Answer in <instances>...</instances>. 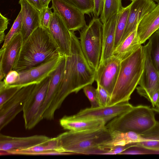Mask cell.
I'll return each mask as SVG.
<instances>
[{
	"label": "cell",
	"mask_w": 159,
	"mask_h": 159,
	"mask_svg": "<svg viewBox=\"0 0 159 159\" xmlns=\"http://www.w3.org/2000/svg\"><path fill=\"white\" fill-rule=\"evenodd\" d=\"M71 31L70 54L66 56L63 77L50 105L43 115V119L53 120L56 111L70 93H77L95 81V71L89 65L82 50L79 39Z\"/></svg>",
	"instance_id": "6da1fadb"
},
{
	"label": "cell",
	"mask_w": 159,
	"mask_h": 159,
	"mask_svg": "<svg viewBox=\"0 0 159 159\" xmlns=\"http://www.w3.org/2000/svg\"><path fill=\"white\" fill-rule=\"evenodd\" d=\"M60 55L48 29L39 26L23 43L13 70L24 71Z\"/></svg>",
	"instance_id": "7a4b0ae2"
},
{
	"label": "cell",
	"mask_w": 159,
	"mask_h": 159,
	"mask_svg": "<svg viewBox=\"0 0 159 159\" xmlns=\"http://www.w3.org/2000/svg\"><path fill=\"white\" fill-rule=\"evenodd\" d=\"M62 151L72 154H106L105 145L111 140V132L106 125L100 128L69 131L57 136Z\"/></svg>",
	"instance_id": "3957f363"
},
{
	"label": "cell",
	"mask_w": 159,
	"mask_h": 159,
	"mask_svg": "<svg viewBox=\"0 0 159 159\" xmlns=\"http://www.w3.org/2000/svg\"><path fill=\"white\" fill-rule=\"evenodd\" d=\"M144 54L142 46L121 61L118 78L108 106L129 102L139 85L143 70Z\"/></svg>",
	"instance_id": "277c9868"
},
{
	"label": "cell",
	"mask_w": 159,
	"mask_h": 159,
	"mask_svg": "<svg viewBox=\"0 0 159 159\" xmlns=\"http://www.w3.org/2000/svg\"><path fill=\"white\" fill-rule=\"evenodd\" d=\"M156 122L152 108L140 105L113 118L106 126L110 131H132L141 134L151 128Z\"/></svg>",
	"instance_id": "5b68a950"
},
{
	"label": "cell",
	"mask_w": 159,
	"mask_h": 159,
	"mask_svg": "<svg viewBox=\"0 0 159 159\" xmlns=\"http://www.w3.org/2000/svg\"><path fill=\"white\" fill-rule=\"evenodd\" d=\"M79 39L85 57L96 71L99 64L102 47V23L100 19L94 17L80 31Z\"/></svg>",
	"instance_id": "8992f818"
},
{
	"label": "cell",
	"mask_w": 159,
	"mask_h": 159,
	"mask_svg": "<svg viewBox=\"0 0 159 159\" xmlns=\"http://www.w3.org/2000/svg\"><path fill=\"white\" fill-rule=\"evenodd\" d=\"M144 54L143 70L136 88L137 92L149 101L153 94L159 89V73L154 67L150 56L151 43L149 40L143 46Z\"/></svg>",
	"instance_id": "52a82bcc"
},
{
	"label": "cell",
	"mask_w": 159,
	"mask_h": 159,
	"mask_svg": "<svg viewBox=\"0 0 159 159\" xmlns=\"http://www.w3.org/2000/svg\"><path fill=\"white\" fill-rule=\"evenodd\" d=\"M63 55H60L28 70L19 72L18 80L14 83L5 86L22 88L38 84L45 79L57 68Z\"/></svg>",
	"instance_id": "ba28073f"
},
{
	"label": "cell",
	"mask_w": 159,
	"mask_h": 159,
	"mask_svg": "<svg viewBox=\"0 0 159 159\" xmlns=\"http://www.w3.org/2000/svg\"><path fill=\"white\" fill-rule=\"evenodd\" d=\"M50 80V75L36 84L25 104L23 116L26 129H32L33 122L45 98Z\"/></svg>",
	"instance_id": "9c48e42d"
},
{
	"label": "cell",
	"mask_w": 159,
	"mask_h": 159,
	"mask_svg": "<svg viewBox=\"0 0 159 159\" xmlns=\"http://www.w3.org/2000/svg\"><path fill=\"white\" fill-rule=\"evenodd\" d=\"M36 84L21 88L13 97L0 107V130L23 111L25 104Z\"/></svg>",
	"instance_id": "30bf717a"
},
{
	"label": "cell",
	"mask_w": 159,
	"mask_h": 159,
	"mask_svg": "<svg viewBox=\"0 0 159 159\" xmlns=\"http://www.w3.org/2000/svg\"><path fill=\"white\" fill-rule=\"evenodd\" d=\"M134 106L129 102L120 103L111 106L96 108H87L71 116L80 120H102L106 122L130 110Z\"/></svg>",
	"instance_id": "8fae6325"
},
{
	"label": "cell",
	"mask_w": 159,
	"mask_h": 159,
	"mask_svg": "<svg viewBox=\"0 0 159 159\" xmlns=\"http://www.w3.org/2000/svg\"><path fill=\"white\" fill-rule=\"evenodd\" d=\"M121 61L112 55L100 63L95 71V80L111 96L119 75Z\"/></svg>",
	"instance_id": "7c38bea8"
},
{
	"label": "cell",
	"mask_w": 159,
	"mask_h": 159,
	"mask_svg": "<svg viewBox=\"0 0 159 159\" xmlns=\"http://www.w3.org/2000/svg\"><path fill=\"white\" fill-rule=\"evenodd\" d=\"M48 30L61 54L66 56L70 54L71 32L59 15L53 11Z\"/></svg>",
	"instance_id": "4fadbf2b"
},
{
	"label": "cell",
	"mask_w": 159,
	"mask_h": 159,
	"mask_svg": "<svg viewBox=\"0 0 159 159\" xmlns=\"http://www.w3.org/2000/svg\"><path fill=\"white\" fill-rule=\"evenodd\" d=\"M21 32L16 34L3 49L0 50V81L13 68L23 44Z\"/></svg>",
	"instance_id": "5bb4252c"
},
{
	"label": "cell",
	"mask_w": 159,
	"mask_h": 159,
	"mask_svg": "<svg viewBox=\"0 0 159 159\" xmlns=\"http://www.w3.org/2000/svg\"><path fill=\"white\" fill-rule=\"evenodd\" d=\"M51 7L61 16L68 29L74 32L83 29L86 25L84 14L77 9L61 0H52Z\"/></svg>",
	"instance_id": "9a60e30c"
},
{
	"label": "cell",
	"mask_w": 159,
	"mask_h": 159,
	"mask_svg": "<svg viewBox=\"0 0 159 159\" xmlns=\"http://www.w3.org/2000/svg\"><path fill=\"white\" fill-rule=\"evenodd\" d=\"M51 138L42 135L25 137H14L0 134V150L9 153L17 150L28 148L44 144Z\"/></svg>",
	"instance_id": "2e32d148"
},
{
	"label": "cell",
	"mask_w": 159,
	"mask_h": 159,
	"mask_svg": "<svg viewBox=\"0 0 159 159\" xmlns=\"http://www.w3.org/2000/svg\"><path fill=\"white\" fill-rule=\"evenodd\" d=\"M130 4L127 24L120 43L137 29L143 17L151 11L157 5L153 0H134Z\"/></svg>",
	"instance_id": "e0dca14e"
},
{
	"label": "cell",
	"mask_w": 159,
	"mask_h": 159,
	"mask_svg": "<svg viewBox=\"0 0 159 159\" xmlns=\"http://www.w3.org/2000/svg\"><path fill=\"white\" fill-rule=\"evenodd\" d=\"M66 62V56H63L57 68L50 75V82L46 96L33 122V128L43 119L44 113L49 107L56 93L63 76Z\"/></svg>",
	"instance_id": "ac0fdd59"
},
{
	"label": "cell",
	"mask_w": 159,
	"mask_h": 159,
	"mask_svg": "<svg viewBox=\"0 0 159 159\" xmlns=\"http://www.w3.org/2000/svg\"><path fill=\"white\" fill-rule=\"evenodd\" d=\"M19 2L21 7L22 28L20 32L23 43L37 28L40 26V11L26 0H20Z\"/></svg>",
	"instance_id": "d6986e66"
},
{
	"label": "cell",
	"mask_w": 159,
	"mask_h": 159,
	"mask_svg": "<svg viewBox=\"0 0 159 159\" xmlns=\"http://www.w3.org/2000/svg\"><path fill=\"white\" fill-rule=\"evenodd\" d=\"M119 12L114 14L106 23L102 24V47L99 63L112 56Z\"/></svg>",
	"instance_id": "ffe728a7"
},
{
	"label": "cell",
	"mask_w": 159,
	"mask_h": 159,
	"mask_svg": "<svg viewBox=\"0 0 159 159\" xmlns=\"http://www.w3.org/2000/svg\"><path fill=\"white\" fill-rule=\"evenodd\" d=\"M159 29V3L140 22L137 32L141 44L149 39L152 34Z\"/></svg>",
	"instance_id": "44dd1931"
},
{
	"label": "cell",
	"mask_w": 159,
	"mask_h": 159,
	"mask_svg": "<svg viewBox=\"0 0 159 159\" xmlns=\"http://www.w3.org/2000/svg\"><path fill=\"white\" fill-rule=\"evenodd\" d=\"M59 123L65 130L81 131L101 128L107 122L102 120H80L74 119L71 116H65L61 119Z\"/></svg>",
	"instance_id": "7402d4cb"
},
{
	"label": "cell",
	"mask_w": 159,
	"mask_h": 159,
	"mask_svg": "<svg viewBox=\"0 0 159 159\" xmlns=\"http://www.w3.org/2000/svg\"><path fill=\"white\" fill-rule=\"evenodd\" d=\"M141 45L136 29L114 49L112 55L121 61L136 51L142 46Z\"/></svg>",
	"instance_id": "603a6c76"
},
{
	"label": "cell",
	"mask_w": 159,
	"mask_h": 159,
	"mask_svg": "<svg viewBox=\"0 0 159 159\" xmlns=\"http://www.w3.org/2000/svg\"><path fill=\"white\" fill-rule=\"evenodd\" d=\"M111 132V140L105 145L106 147L110 150L111 148L114 146L137 143L142 141L140 134L135 132H122L117 131Z\"/></svg>",
	"instance_id": "cb8c5ba5"
},
{
	"label": "cell",
	"mask_w": 159,
	"mask_h": 159,
	"mask_svg": "<svg viewBox=\"0 0 159 159\" xmlns=\"http://www.w3.org/2000/svg\"><path fill=\"white\" fill-rule=\"evenodd\" d=\"M141 142L137 143L138 147L154 151H159V121L150 129L140 134Z\"/></svg>",
	"instance_id": "d4e9b609"
},
{
	"label": "cell",
	"mask_w": 159,
	"mask_h": 159,
	"mask_svg": "<svg viewBox=\"0 0 159 159\" xmlns=\"http://www.w3.org/2000/svg\"><path fill=\"white\" fill-rule=\"evenodd\" d=\"M49 151H56L64 152L62 151L59 146L57 137L51 138L48 142L44 144L25 149L14 150L9 153L12 154L32 155L34 153Z\"/></svg>",
	"instance_id": "484cf974"
},
{
	"label": "cell",
	"mask_w": 159,
	"mask_h": 159,
	"mask_svg": "<svg viewBox=\"0 0 159 159\" xmlns=\"http://www.w3.org/2000/svg\"><path fill=\"white\" fill-rule=\"evenodd\" d=\"M122 0H103L102 11L99 18L103 24L114 14L120 12L124 7Z\"/></svg>",
	"instance_id": "4316f807"
},
{
	"label": "cell",
	"mask_w": 159,
	"mask_h": 159,
	"mask_svg": "<svg viewBox=\"0 0 159 159\" xmlns=\"http://www.w3.org/2000/svg\"><path fill=\"white\" fill-rule=\"evenodd\" d=\"M131 4L123 8L119 12L116 28L114 50L120 43L125 30L129 15Z\"/></svg>",
	"instance_id": "83f0119b"
},
{
	"label": "cell",
	"mask_w": 159,
	"mask_h": 159,
	"mask_svg": "<svg viewBox=\"0 0 159 159\" xmlns=\"http://www.w3.org/2000/svg\"><path fill=\"white\" fill-rule=\"evenodd\" d=\"M150 56L152 62L159 73V30L151 36Z\"/></svg>",
	"instance_id": "f1b7e54d"
},
{
	"label": "cell",
	"mask_w": 159,
	"mask_h": 159,
	"mask_svg": "<svg viewBox=\"0 0 159 159\" xmlns=\"http://www.w3.org/2000/svg\"><path fill=\"white\" fill-rule=\"evenodd\" d=\"M65 3L80 10L84 14L93 13L94 0H61Z\"/></svg>",
	"instance_id": "f546056e"
},
{
	"label": "cell",
	"mask_w": 159,
	"mask_h": 159,
	"mask_svg": "<svg viewBox=\"0 0 159 159\" xmlns=\"http://www.w3.org/2000/svg\"><path fill=\"white\" fill-rule=\"evenodd\" d=\"M21 88L18 86H5L3 81H0V107L13 97Z\"/></svg>",
	"instance_id": "4dcf8cb0"
},
{
	"label": "cell",
	"mask_w": 159,
	"mask_h": 159,
	"mask_svg": "<svg viewBox=\"0 0 159 159\" xmlns=\"http://www.w3.org/2000/svg\"><path fill=\"white\" fill-rule=\"evenodd\" d=\"M22 28V15L20 11L12 26L7 34L5 36L4 43L1 48L4 49L12 37L16 34L20 32Z\"/></svg>",
	"instance_id": "1f68e13d"
},
{
	"label": "cell",
	"mask_w": 159,
	"mask_h": 159,
	"mask_svg": "<svg viewBox=\"0 0 159 159\" xmlns=\"http://www.w3.org/2000/svg\"><path fill=\"white\" fill-rule=\"evenodd\" d=\"M83 91L91 104L92 108H96L101 107L99 103L97 89L90 84L83 88Z\"/></svg>",
	"instance_id": "d6a6232c"
},
{
	"label": "cell",
	"mask_w": 159,
	"mask_h": 159,
	"mask_svg": "<svg viewBox=\"0 0 159 159\" xmlns=\"http://www.w3.org/2000/svg\"><path fill=\"white\" fill-rule=\"evenodd\" d=\"M96 89L99 103L101 107L108 106L111 96L99 84H97Z\"/></svg>",
	"instance_id": "836d02e7"
},
{
	"label": "cell",
	"mask_w": 159,
	"mask_h": 159,
	"mask_svg": "<svg viewBox=\"0 0 159 159\" xmlns=\"http://www.w3.org/2000/svg\"><path fill=\"white\" fill-rule=\"evenodd\" d=\"M52 9L48 7L43 8L40 11V26L48 28L53 14Z\"/></svg>",
	"instance_id": "e575fe53"
},
{
	"label": "cell",
	"mask_w": 159,
	"mask_h": 159,
	"mask_svg": "<svg viewBox=\"0 0 159 159\" xmlns=\"http://www.w3.org/2000/svg\"><path fill=\"white\" fill-rule=\"evenodd\" d=\"M137 147L138 146L136 143H131L124 145H118L111 148L107 154H120L123 151L130 148Z\"/></svg>",
	"instance_id": "d590c367"
},
{
	"label": "cell",
	"mask_w": 159,
	"mask_h": 159,
	"mask_svg": "<svg viewBox=\"0 0 159 159\" xmlns=\"http://www.w3.org/2000/svg\"><path fill=\"white\" fill-rule=\"evenodd\" d=\"M8 24V19L0 14V43L4 41L5 36L4 31L7 28Z\"/></svg>",
	"instance_id": "8d00e7d4"
},
{
	"label": "cell",
	"mask_w": 159,
	"mask_h": 159,
	"mask_svg": "<svg viewBox=\"0 0 159 159\" xmlns=\"http://www.w3.org/2000/svg\"><path fill=\"white\" fill-rule=\"evenodd\" d=\"M18 72L12 70L9 72L5 76L3 80L5 86L12 84L18 80Z\"/></svg>",
	"instance_id": "74e56055"
},
{
	"label": "cell",
	"mask_w": 159,
	"mask_h": 159,
	"mask_svg": "<svg viewBox=\"0 0 159 159\" xmlns=\"http://www.w3.org/2000/svg\"><path fill=\"white\" fill-rule=\"evenodd\" d=\"M94 9L93 13L94 17L98 18L100 16L103 4V0H94Z\"/></svg>",
	"instance_id": "f35d334b"
},
{
	"label": "cell",
	"mask_w": 159,
	"mask_h": 159,
	"mask_svg": "<svg viewBox=\"0 0 159 159\" xmlns=\"http://www.w3.org/2000/svg\"><path fill=\"white\" fill-rule=\"evenodd\" d=\"M159 99V89L155 92L152 96L149 101L153 107H155L157 102Z\"/></svg>",
	"instance_id": "ab89813d"
},
{
	"label": "cell",
	"mask_w": 159,
	"mask_h": 159,
	"mask_svg": "<svg viewBox=\"0 0 159 159\" xmlns=\"http://www.w3.org/2000/svg\"><path fill=\"white\" fill-rule=\"evenodd\" d=\"M30 4L40 11H42L43 7L39 0H26Z\"/></svg>",
	"instance_id": "60d3db41"
},
{
	"label": "cell",
	"mask_w": 159,
	"mask_h": 159,
	"mask_svg": "<svg viewBox=\"0 0 159 159\" xmlns=\"http://www.w3.org/2000/svg\"><path fill=\"white\" fill-rule=\"evenodd\" d=\"M43 7L44 8L48 7L49 3L52 0H39Z\"/></svg>",
	"instance_id": "b9f144b4"
},
{
	"label": "cell",
	"mask_w": 159,
	"mask_h": 159,
	"mask_svg": "<svg viewBox=\"0 0 159 159\" xmlns=\"http://www.w3.org/2000/svg\"><path fill=\"white\" fill-rule=\"evenodd\" d=\"M152 109L153 110L154 112H157V113L159 114V110L156 108V107H152Z\"/></svg>",
	"instance_id": "7bdbcfd3"
},
{
	"label": "cell",
	"mask_w": 159,
	"mask_h": 159,
	"mask_svg": "<svg viewBox=\"0 0 159 159\" xmlns=\"http://www.w3.org/2000/svg\"><path fill=\"white\" fill-rule=\"evenodd\" d=\"M155 107L159 110V99Z\"/></svg>",
	"instance_id": "ee69618b"
},
{
	"label": "cell",
	"mask_w": 159,
	"mask_h": 159,
	"mask_svg": "<svg viewBox=\"0 0 159 159\" xmlns=\"http://www.w3.org/2000/svg\"><path fill=\"white\" fill-rule=\"evenodd\" d=\"M131 0V1H132H132H134V0Z\"/></svg>",
	"instance_id": "f6af8a7d"
},
{
	"label": "cell",
	"mask_w": 159,
	"mask_h": 159,
	"mask_svg": "<svg viewBox=\"0 0 159 159\" xmlns=\"http://www.w3.org/2000/svg\"><path fill=\"white\" fill-rule=\"evenodd\" d=\"M158 30H159V29H158Z\"/></svg>",
	"instance_id": "bcb514c9"
}]
</instances>
